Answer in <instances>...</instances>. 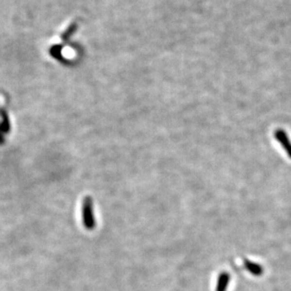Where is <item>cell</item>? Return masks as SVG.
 <instances>
[{
    "instance_id": "6da1fadb",
    "label": "cell",
    "mask_w": 291,
    "mask_h": 291,
    "mask_svg": "<svg viewBox=\"0 0 291 291\" xmlns=\"http://www.w3.org/2000/svg\"><path fill=\"white\" fill-rule=\"evenodd\" d=\"M82 217L84 226L87 230L92 231L96 227V218L94 211V201L90 196H86L83 201Z\"/></svg>"
},
{
    "instance_id": "277c9868",
    "label": "cell",
    "mask_w": 291,
    "mask_h": 291,
    "mask_svg": "<svg viewBox=\"0 0 291 291\" xmlns=\"http://www.w3.org/2000/svg\"><path fill=\"white\" fill-rule=\"evenodd\" d=\"M230 280H231V276L228 273L224 272V273L220 274L219 279H218L217 291H226Z\"/></svg>"
},
{
    "instance_id": "3957f363",
    "label": "cell",
    "mask_w": 291,
    "mask_h": 291,
    "mask_svg": "<svg viewBox=\"0 0 291 291\" xmlns=\"http://www.w3.org/2000/svg\"><path fill=\"white\" fill-rule=\"evenodd\" d=\"M243 263H244L246 270L255 276H261L264 273V269L260 264L255 263L249 259H244Z\"/></svg>"
},
{
    "instance_id": "5b68a950",
    "label": "cell",
    "mask_w": 291,
    "mask_h": 291,
    "mask_svg": "<svg viewBox=\"0 0 291 291\" xmlns=\"http://www.w3.org/2000/svg\"><path fill=\"white\" fill-rule=\"evenodd\" d=\"M0 118H1L0 125H1L4 133H9V131L11 130V121L8 117L7 111L3 107L0 108Z\"/></svg>"
},
{
    "instance_id": "7a4b0ae2",
    "label": "cell",
    "mask_w": 291,
    "mask_h": 291,
    "mask_svg": "<svg viewBox=\"0 0 291 291\" xmlns=\"http://www.w3.org/2000/svg\"><path fill=\"white\" fill-rule=\"evenodd\" d=\"M274 137L291 159V141L287 133L282 129H277L274 132Z\"/></svg>"
},
{
    "instance_id": "8992f818",
    "label": "cell",
    "mask_w": 291,
    "mask_h": 291,
    "mask_svg": "<svg viewBox=\"0 0 291 291\" xmlns=\"http://www.w3.org/2000/svg\"><path fill=\"white\" fill-rule=\"evenodd\" d=\"M4 131H3V129H2V127H1V125H0V145H2L3 143H4Z\"/></svg>"
}]
</instances>
